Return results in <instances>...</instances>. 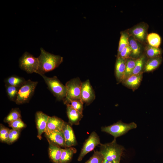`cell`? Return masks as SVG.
<instances>
[{"label":"cell","instance_id":"obj_1","mask_svg":"<svg viewBox=\"0 0 163 163\" xmlns=\"http://www.w3.org/2000/svg\"><path fill=\"white\" fill-rule=\"evenodd\" d=\"M40 53L38 57L39 66L36 73L44 74L58 67L63 61V57L49 53L43 48H40Z\"/></svg>","mask_w":163,"mask_h":163},{"label":"cell","instance_id":"obj_2","mask_svg":"<svg viewBox=\"0 0 163 163\" xmlns=\"http://www.w3.org/2000/svg\"><path fill=\"white\" fill-rule=\"evenodd\" d=\"M99 151L102 155L104 160L111 162L120 163L121 158L125 150L122 145L118 144L116 139L111 142L101 144Z\"/></svg>","mask_w":163,"mask_h":163},{"label":"cell","instance_id":"obj_3","mask_svg":"<svg viewBox=\"0 0 163 163\" xmlns=\"http://www.w3.org/2000/svg\"><path fill=\"white\" fill-rule=\"evenodd\" d=\"M43 78L48 87L57 99L63 101L66 95V88L56 76L49 77L44 74L40 75Z\"/></svg>","mask_w":163,"mask_h":163},{"label":"cell","instance_id":"obj_4","mask_svg":"<svg viewBox=\"0 0 163 163\" xmlns=\"http://www.w3.org/2000/svg\"><path fill=\"white\" fill-rule=\"evenodd\" d=\"M82 83L78 77L72 79L66 83V95L63 101L64 104L66 105L71 101L81 100Z\"/></svg>","mask_w":163,"mask_h":163},{"label":"cell","instance_id":"obj_5","mask_svg":"<svg viewBox=\"0 0 163 163\" xmlns=\"http://www.w3.org/2000/svg\"><path fill=\"white\" fill-rule=\"evenodd\" d=\"M137 126V124L133 122L126 123L119 120L112 125L102 127L101 131L109 134L116 139L125 134L130 130L136 128Z\"/></svg>","mask_w":163,"mask_h":163},{"label":"cell","instance_id":"obj_6","mask_svg":"<svg viewBox=\"0 0 163 163\" xmlns=\"http://www.w3.org/2000/svg\"><path fill=\"white\" fill-rule=\"evenodd\" d=\"M38 82L29 79L19 89L17 99L15 102L17 104L27 103L34 94Z\"/></svg>","mask_w":163,"mask_h":163},{"label":"cell","instance_id":"obj_7","mask_svg":"<svg viewBox=\"0 0 163 163\" xmlns=\"http://www.w3.org/2000/svg\"><path fill=\"white\" fill-rule=\"evenodd\" d=\"M20 68L27 73H36L39 62L38 57H35L28 52H24L19 60Z\"/></svg>","mask_w":163,"mask_h":163},{"label":"cell","instance_id":"obj_8","mask_svg":"<svg viewBox=\"0 0 163 163\" xmlns=\"http://www.w3.org/2000/svg\"><path fill=\"white\" fill-rule=\"evenodd\" d=\"M101 144L99 136L95 132H92L84 143L78 158V161H81L87 154L93 150L97 145Z\"/></svg>","mask_w":163,"mask_h":163},{"label":"cell","instance_id":"obj_9","mask_svg":"<svg viewBox=\"0 0 163 163\" xmlns=\"http://www.w3.org/2000/svg\"><path fill=\"white\" fill-rule=\"evenodd\" d=\"M94 91L91 84L89 80L82 82L81 100L87 105L92 103L95 98Z\"/></svg>","mask_w":163,"mask_h":163},{"label":"cell","instance_id":"obj_10","mask_svg":"<svg viewBox=\"0 0 163 163\" xmlns=\"http://www.w3.org/2000/svg\"><path fill=\"white\" fill-rule=\"evenodd\" d=\"M147 26L144 23H139L130 29L128 33L139 42H144L145 40L148 35Z\"/></svg>","mask_w":163,"mask_h":163},{"label":"cell","instance_id":"obj_11","mask_svg":"<svg viewBox=\"0 0 163 163\" xmlns=\"http://www.w3.org/2000/svg\"><path fill=\"white\" fill-rule=\"evenodd\" d=\"M49 116L42 111L37 112L35 114V121L37 130V138L40 140L42 135L45 132Z\"/></svg>","mask_w":163,"mask_h":163},{"label":"cell","instance_id":"obj_12","mask_svg":"<svg viewBox=\"0 0 163 163\" xmlns=\"http://www.w3.org/2000/svg\"><path fill=\"white\" fill-rule=\"evenodd\" d=\"M49 142H50L60 147L66 148L65 139L62 130L45 134Z\"/></svg>","mask_w":163,"mask_h":163},{"label":"cell","instance_id":"obj_13","mask_svg":"<svg viewBox=\"0 0 163 163\" xmlns=\"http://www.w3.org/2000/svg\"><path fill=\"white\" fill-rule=\"evenodd\" d=\"M63 131L66 147H69L76 145L77 142L73 130L70 124L65 122L63 126Z\"/></svg>","mask_w":163,"mask_h":163},{"label":"cell","instance_id":"obj_14","mask_svg":"<svg viewBox=\"0 0 163 163\" xmlns=\"http://www.w3.org/2000/svg\"><path fill=\"white\" fill-rule=\"evenodd\" d=\"M65 122L62 119L56 116H49L44 132L45 134L62 130Z\"/></svg>","mask_w":163,"mask_h":163},{"label":"cell","instance_id":"obj_15","mask_svg":"<svg viewBox=\"0 0 163 163\" xmlns=\"http://www.w3.org/2000/svg\"><path fill=\"white\" fill-rule=\"evenodd\" d=\"M69 123L71 125H78L83 116L82 113L73 108L69 104L66 105Z\"/></svg>","mask_w":163,"mask_h":163},{"label":"cell","instance_id":"obj_16","mask_svg":"<svg viewBox=\"0 0 163 163\" xmlns=\"http://www.w3.org/2000/svg\"><path fill=\"white\" fill-rule=\"evenodd\" d=\"M143 73L132 75L122 82L123 84L133 91L137 89L140 85L142 78Z\"/></svg>","mask_w":163,"mask_h":163},{"label":"cell","instance_id":"obj_17","mask_svg":"<svg viewBox=\"0 0 163 163\" xmlns=\"http://www.w3.org/2000/svg\"><path fill=\"white\" fill-rule=\"evenodd\" d=\"M126 67V59L117 56L115 66V76L117 82H122L125 71Z\"/></svg>","mask_w":163,"mask_h":163},{"label":"cell","instance_id":"obj_18","mask_svg":"<svg viewBox=\"0 0 163 163\" xmlns=\"http://www.w3.org/2000/svg\"><path fill=\"white\" fill-rule=\"evenodd\" d=\"M49 143L50 158L53 163H61L60 159L63 149L50 142Z\"/></svg>","mask_w":163,"mask_h":163},{"label":"cell","instance_id":"obj_19","mask_svg":"<svg viewBox=\"0 0 163 163\" xmlns=\"http://www.w3.org/2000/svg\"><path fill=\"white\" fill-rule=\"evenodd\" d=\"M162 61L161 56L149 58L145 62L143 72H149L154 71L160 66Z\"/></svg>","mask_w":163,"mask_h":163},{"label":"cell","instance_id":"obj_20","mask_svg":"<svg viewBox=\"0 0 163 163\" xmlns=\"http://www.w3.org/2000/svg\"><path fill=\"white\" fill-rule=\"evenodd\" d=\"M129 45L132 50V57L135 58L140 55L142 51V46L139 42L130 35L129 39Z\"/></svg>","mask_w":163,"mask_h":163},{"label":"cell","instance_id":"obj_21","mask_svg":"<svg viewBox=\"0 0 163 163\" xmlns=\"http://www.w3.org/2000/svg\"><path fill=\"white\" fill-rule=\"evenodd\" d=\"M76 152V149L73 147L63 149L60 159L61 163H69L73 155Z\"/></svg>","mask_w":163,"mask_h":163},{"label":"cell","instance_id":"obj_22","mask_svg":"<svg viewBox=\"0 0 163 163\" xmlns=\"http://www.w3.org/2000/svg\"><path fill=\"white\" fill-rule=\"evenodd\" d=\"M23 78L16 75L9 77L5 80V84L20 88L26 82Z\"/></svg>","mask_w":163,"mask_h":163},{"label":"cell","instance_id":"obj_23","mask_svg":"<svg viewBox=\"0 0 163 163\" xmlns=\"http://www.w3.org/2000/svg\"><path fill=\"white\" fill-rule=\"evenodd\" d=\"M136 59L131 57L126 59V69L122 82L132 75L136 65Z\"/></svg>","mask_w":163,"mask_h":163},{"label":"cell","instance_id":"obj_24","mask_svg":"<svg viewBox=\"0 0 163 163\" xmlns=\"http://www.w3.org/2000/svg\"><path fill=\"white\" fill-rule=\"evenodd\" d=\"M145 62V57L144 55L136 59V65L132 75L143 73Z\"/></svg>","mask_w":163,"mask_h":163},{"label":"cell","instance_id":"obj_25","mask_svg":"<svg viewBox=\"0 0 163 163\" xmlns=\"http://www.w3.org/2000/svg\"><path fill=\"white\" fill-rule=\"evenodd\" d=\"M146 39L149 45L156 47H159L161 43L160 36L156 33H152L148 34Z\"/></svg>","mask_w":163,"mask_h":163},{"label":"cell","instance_id":"obj_26","mask_svg":"<svg viewBox=\"0 0 163 163\" xmlns=\"http://www.w3.org/2000/svg\"><path fill=\"white\" fill-rule=\"evenodd\" d=\"M129 36L130 35L128 32L122 31L121 33L118 49L117 56L119 55L122 50L129 44Z\"/></svg>","mask_w":163,"mask_h":163},{"label":"cell","instance_id":"obj_27","mask_svg":"<svg viewBox=\"0 0 163 163\" xmlns=\"http://www.w3.org/2000/svg\"><path fill=\"white\" fill-rule=\"evenodd\" d=\"M21 112L18 108L12 109L4 119V121L8 123L21 118Z\"/></svg>","mask_w":163,"mask_h":163},{"label":"cell","instance_id":"obj_28","mask_svg":"<svg viewBox=\"0 0 163 163\" xmlns=\"http://www.w3.org/2000/svg\"><path fill=\"white\" fill-rule=\"evenodd\" d=\"M146 54L149 58H154L161 56L162 50L159 47H156L148 45L145 48Z\"/></svg>","mask_w":163,"mask_h":163},{"label":"cell","instance_id":"obj_29","mask_svg":"<svg viewBox=\"0 0 163 163\" xmlns=\"http://www.w3.org/2000/svg\"><path fill=\"white\" fill-rule=\"evenodd\" d=\"M6 91L9 99L15 102L20 88L5 84Z\"/></svg>","mask_w":163,"mask_h":163},{"label":"cell","instance_id":"obj_30","mask_svg":"<svg viewBox=\"0 0 163 163\" xmlns=\"http://www.w3.org/2000/svg\"><path fill=\"white\" fill-rule=\"evenodd\" d=\"M10 129L2 124L0 126V139L3 142L9 143V134Z\"/></svg>","mask_w":163,"mask_h":163},{"label":"cell","instance_id":"obj_31","mask_svg":"<svg viewBox=\"0 0 163 163\" xmlns=\"http://www.w3.org/2000/svg\"><path fill=\"white\" fill-rule=\"evenodd\" d=\"M103 157L99 151H94L93 155L85 163H102Z\"/></svg>","mask_w":163,"mask_h":163},{"label":"cell","instance_id":"obj_32","mask_svg":"<svg viewBox=\"0 0 163 163\" xmlns=\"http://www.w3.org/2000/svg\"><path fill=\"white\" fill-rule=\"evenodd\" d=\"M9 126L12 129L20 130L26 127V125L21 118L8 123Z\"/></svg>","mask_w":163,"mask_h":163},{"label":"cell","instance_id":"obj_33","mask_svg":"<svg viewBox=\"0 0 163 163\" xmlns=\"http://www.w3.org/2000/svg\"><path fill=\"white\" fill-rule=\"evenodd\" d=\"M20 130L12 129H10L9 134V143L11 144L16 141L20 134Z\"/></svg>","mask_w":163,"mask_h":163},{"label":"cell","instance_id":"obj_34","mask_svg":"<svg viewBox=\"0 0 163 163\" xmlns=\"http://www.w3.org/2000/svg\"><path fill=\"white\" fill-rule=\"evenodd\" d=\"M83 104L81 100H77L71 101L69 104L75 109L82 114Z\"/></svg>","mask_w":163,"mask_h":163},{"label":"cell","instance_id":"obj_35","mask_svg":"<svg viewBox=\"0 0 163 163\" xmlns=\"http://www.w3.org/2000/svg\"><path fill=\"white\" fill-rule=\"evenodd\" d=\"M132 53V50L129 44L126 46L120 52L117 56H120L124 59L130 57Z\"/></svg>","mask_w":163,"mask_h":163},{"label":"cell","instance_id":"obj_36","mask_svg":"<svg viewBox=\"0 0 163 163\" xmlns=\"http://www.w3.org/2000/svg\"><path fill=\"white\" fill-rule=\"evenodd\" d=\"M102 163H120L111 162H110V161H107L104 160H103Z\"/></svg>","mask_w":163,"mask_h":163}]
</instances>
